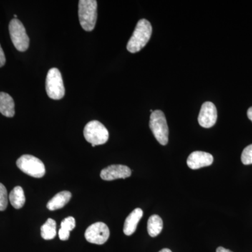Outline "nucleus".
<instances>
[{
  "label": "nucleus",
  "instance_id": "nucleus-1",
  "mask_svg": "<svg viewBox=\"0 0 252 252\" xmlns=\"http://www.w3.org/2000/svg\"><path fill=\"white\" fill-rule=\"evenodd\" d=\"M152 34V26L146 19H141L137 23L135 31L129 39L127 50L131 54H135L143 49L149 42Z\"/></svg>",
  "mask_w": 252,
  "mask_h": 252
},
{
  "label": "nucleus",
  "instance_id": "nucleus-2",
  "mask_svg": "<svg viewBox=\"0 0 252 252\" xmlns=\"http://www.w3.org/2000/svg\"><path fill=\"white\" fill-rule=\"evenodd\" d=\"M97 18V1L95 0H80L79 1V18L81 28L91 32L95 27Z\"/></svg>",
  "mask_w": 252,
  "mask_h": 252
},
{
  "label": "nucleus",
  "instance_id": "nucleus-3",
  "mask_svg": "<svg viewBox=\"0 0 252 252\" xmlns=\"http://www.w3.org/2000/svg\"><path fill=\"white\" fill-rule=\"evenodd\" d=\"M149 127L156 140L161 145L168 143L169 128L166 118L160 110L154 111L150 116Z\"/></svg>",
  "mask_w": 252,
  "mask_h": 252
},
{
  "label": "nucleus",
  "instance_id": "nucleus-4",
  "mask_svg": "<svg viewBox=\"0 0 252 252\" xmlns=\"http://www.w3.org/2000/svg\"><path fill=\"white\" fill-rule=\"evenodd\" d=\"M84 135L86 140L94 147L105 144L109 140L108 130L98 121L88 123L84 129Z\"/></svg>",
  "mask_w": 252,
  "mask_h": 252
},
{
  "label": "nucleus",
  "instance_id": "nucleus-5",
  "mask_svg": "<svg viewBox=\"0 0 252 252\" xmlns=\"http://www.w3.org/2000/svg\"><path fill=\"white\" fill-rule=\"evenodd\" d=\"M21 171L34 178H41L46 173L45 165L40 159L32 155H23L16 161Z\"/></svg>",
  "mask_w": 252,
  "mask_h": 252
},
{
  "label": "nucleus",
  "instance_id": "nucleus-6",
  "mask_svg": "<svg viewBox=\"0 0 252 252\" xmlns=\"http://www.w3.org/2000/svg\"><path fill=\"white\" fill-rule=\"evenodd\" d=\"M46 94L51 99H61L64 96V84L61 73L57 68H51L46 79Z\"/></svg>",
  "mask_w": 252,
  "mask_h": 252
},
{
  "label": "nucleus",
  "instance_id": "nucleus-7",
  "mask_svg": "<svg viewBox=\"0 0 252 252\" xmlns=\"http://www.w3.org/2000/svg\"><path fill=\"white\" fill-rule=\"evenodd\" d=\"M9 30L15 48L21 52L27 51L29 48L30 39L23 23L17 18H14L9 23Z\"/></svg>",
  "mask_w": 252,
  "mask_h": 252
},
{
  "label": "nucleus",
  "instance_id": "nucleus-8",
  "mask_svg": "<svg viewBox=\"0 0 252 252\" xmlns=\"http://www.w3.org/2000/svg\"><path fill=\"white\" fill-rule=\"evenodd\" d=\"M110 232L108 226L102 222H97L86 229L85 238L89 243L103 245L108 240Z\"/></svg>",
  "mask_w": 252,
  "mask_h": 252
},
{
  "label": "nucleus",
  "instance_id": "nucleus-9",
  "mask_svg": "<svg viewBox=\"0 0 252 252\" xmlns=\"http://www.w3.org/2000/svg\"><path fill=\"white\" fill-rule=\"evenodd\" d=\"M217 110L216 106L211 102H205L202 105L198 116V123L205 128H210L216 124Z\"/></svg>",
  "mask_w": 252,
  "mask_h": 252
},
{
  "label": "nucleus",
  "instance_id": "nucleus-10",
  "mask_svg": "<svg viewBox=\"0 0 252 252\" xmlns=\"http://www.w3.org/2000/svg\"><path fill=\"white\" fill-rule=\"evenodd\" d=\"M132 172L128 167L123 165H112L103 169L100 177L103 180L112 181L118 179H126L130 177Z\"/></svg>",
  "mask_w": 252,
  "mask_h": 252
},
{
  "label": "nucleus",
  "instance_id": "nucleus-11",
  "mask_svg": "<svg viewBox=\"0 0 252 252\" xmlns=\"http://www.w3.org/2000/svg\"><path fill=\"white\" fill-rule=\"evenodd\" d=\"M213 161L214 158L212 154L196 151L189 155L187 165L192 170H198L202 167L210 166Z\"/></svg>",
  "mask_w": 252,
  "mask_h": 252
},
{
  "label": "nucleus",
  "instance_id": "nucleus-12",
  "mask_svg": "<svg viewBox=\"0 0 252 252\" xmlns=\"http://www.w3.org/2000/svg\"><path fill=\"white\" fill-rule=\"evenodd\" d=\"M143 216L142 209L136 208L127 217L124 223V233L126 235H131L135 233L137 225Z\"/></svg>",
  "mask_w": 252,
  "mask_h": 252
},
{
  "label": "nucleus",
  "instance_id": "nucleus-13",
  "mask_svg": "<svg viewBox=\"0 0 252 252\" xmlns=\"http://www.w3.org/2000/svg\"><path fill=\"white\" fill-rule=\"evenodd\" d=\"M0 113L6 117H14L15 115V103L10 94L0 92Z\"/></svg>",
  "mask_w": 252,
  "mask_h": 252
},
{
  "label": "nucleus",
  "instance_id": "nucleus-14",
  "mask_svg": "<svg viewBox=\"0 0 252 252\" xmlns=\"http://www.w3.org/2000/svg\"><path fill=\"white\" fill-rule=\"evenodd\" d=\"M71 198H72V193L70 192L67 190L60 192L49 200L46 207L51 211L59 210L67 205Z\"/></svg>",
  "mask_w": 252,
  "mask_h": 252
},
{
  "label": "nucleus",
  "instance_id": "nucleus-15",
  "mask_svg": "<svg viewBox=\"0 0 252 252\" xmlns=\"http://www.w3.org/2000/svg\"><path fill=\"white\" fill-rule=\"evenodd\" d=\"M9 201L15 209L22 208L26 203V196L22 187H16L9 194Z\"/></svg>",
  "mask_w": 252,
  "mask_h": 252
},
{
  "label": "nucleus",
  "instance_id": "nucleus-16",
  "mask_svg": "<svg viewBox=\"0 0 252 252\" xmlns=\"http://www.w3.org/2000/svg\"><path fill=\"white\" fill-rule=\"evenodd\" d=\"M162 228H163V222L158 215H154L149 217L148 223H147V230L151 237L154 238L160 234Z\"/></svg>",
  "mask_w": 252,
  "mask_h": 252
},
{
  "label": "nucleus",
  "instance_id": "nucleus-17",
  "mask_svg": "<svg viewBox=\"0 0 252 252\" xmlns=\"http://www.w3.org/2000/svg\"><path fill=\"white\" fill-rule=\"evenodd\" d=\"M76 226L75 219L72 217H67L61 222V229L59 230V238L61 240L65 241L69 238L70 231Z\"/></svg>",
  "mask_w": 252,
  "mask_h": 252
},
{
  "label": "nucleus",
  "instance_id": "nucleus-18",
  "mask_svg": "<svg viewBox=\"0 0 252 252\" xmlns=\"http://www.w3.org/2000/svg\"><path fill=\"white\" fill-rule=\"evenodd\" d=\"M56 222L53 219H48L41 227V235L46 240H52L56 236Z\"/></svg>",
  "mask_w": 252,
  "mask_h": 252
},
{
  "label": "nucleus",
  "instance_id": "nucleus-19",
  "mask_svg": "<svg viewBox=\"0 0 252 252\" xmlns=\"http://www.w3.org/2000/svg\"><path fill=\"white\" fill-rule=\"evenodd\" d=\"M8 205V194L6 187L0 183V211L6 210Z\"/></svg>",
  "mask_w": 252,
  "mask_h": 252
},
{
  "label": "nucleus",
  "instance_id": "nucleus-20",
  "mask_svg": "<svg viewBox=\"0 0 252 252\" xmlns=\"http://www.w3.org/2000/svg\"><path fill=\"white\" fill-rule=\"evenodd\" d=\"M241 160L244 165L252 164V144H250L244 149L242 153Z\"/></svg>",
  "mask_w": 252,
  "mask_h": 252
},
{
  "label": "nucleus",
  "instance_id": "nucleus-21",
  "mask_svg": "<svg viewBox=\"0 0 252 252\" xmlns=\"http://www.w3.org/2000/svg\"><path fill=\"white\" fill-rule=\"evenodd\" d=\"M5 63H6V58H5L4 51H3L2 48L0 45V67H3L5 64Z\"/></svg>",
  "mask_w": 252,
  "mask_h": 252
},
{
  "label": "nucleus",
  "instance_id": "nucleus-22",
  "mask_svg": "<svg viewBox=\"0 0 252 252\" xmlns=\"http://www.w3.org/2000/svg\"><path fill=\"white\" fill-rule=\"evenodd\" d=\"M217 252H233L230 251L229 250H227V249H225L224 248H222V247H220L217 249Z\"/></svg>",
  "mask_w": 252,
  "mask_h": 252
},
{
  "label": "nucleus",
  "instance_id": "nucleus-23",
  "mask_svg": "<svg viewBox=\"0 0 252 252\" xmlns=\"http://www.w3.org/2000/svg\"><path fill=\"white\" fill-rule=\"evenodd\" d=\"M248 117L249 119L252 122V107L249 108L248 111Z\"/></svg>",
  "mask_w": 252,
  "mask_h": 252
},
{
  "label": "nucleus",
  "instance_id": "nucleus-24",
  "mask_svg": "<svg viewBox=\"0 0 252 252\" xmlns=\"http://www.w3.org/2000/svg\"><path fill=\"white\" fill-rule=\"evenodd\" d=\"M158 252H172V251L171 250H169V249L165 248L162 249V250H160V251Z\"/></svg>",
  "mask_w": 252,
  "mask_h": 252
}]
</instances>
